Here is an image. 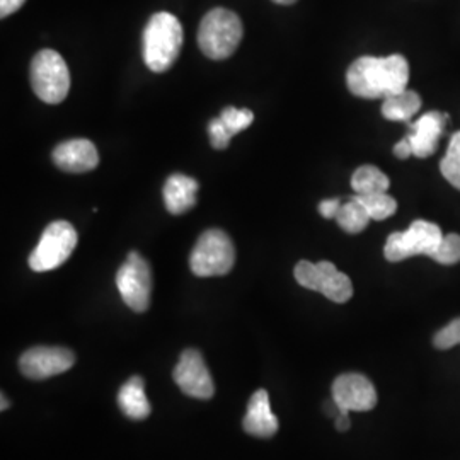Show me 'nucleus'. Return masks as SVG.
<instances>
[{
    "label": "nucleus",
    "mask_w": 460,
    "mask_h": 460,
    "mask_svg": "<svg viewBox=\"0 0 460 460\" xmlns=\"http://www.w3.org/2000/svg\"><path fill=\"white\" fill-rule=\"evenodd\" d=\"M410 66L402 55L360 57L346 72L351 94L363 99L389 98L406 91Z\"/></svg>",
    "instance_id": "1"
},
{
    "label": "nucleus",
    "mask_w": 460,
    "mask_h": 460,
    "mask_svg": "<svg viewBox=\"0 0 460 460\" xmlns=\"http://www.w3.org/2000/svg\"><path fill=\"white\" fill-rule=\"evenodd\" d=\"M181 22L169 13H157L150 17L144 30V62L157 74L174 66L182 49Z\"/></svg>",
    "instance_id": "2"
},
{
    "label": "nucleus",
    "mask_w": 460,
    "mask_h": 460,
    "mask_svg": "<svg viewBox=\"0 0 460 460\" xmlns=\"http://www.w3.org/2000/svg\"><path fill=\"white\" fill-rule=\"evenodd\" d=\"M241 40L243 22L229 9L217 7L201 19L198 45L205 57L212 60H226L237 49Z\"/></svg>",
    "instance_id": "3"
},
{
    "label": "nucleus",
    "mask_w": 460,
    "mask_h": 460,
    "mask_svg": "<svg viewBox=\"0 0 460 460\" xmlns=\"http://www.w3.org/2000/svg\"><path fill=\"white\" fill-rule=\"evenodd\" d=\"M235 263V249L229 235L220 229L203 232L190 256L191 271L199 279L224 277Z\"/></svg>",
    "instance_id": "4"
},
{
    "label": "nucleus",
    "mask_w": 460,
    "mask_h": 460,
    "mask_svg": "<svg viewBox=\"0 0 460 460\" xmlns=\"http://www.w3.org/2000/svg\"><path fill=\"white\" fill-rule=\"evenodd\" d=\"M444 234L440 227L427 220H414L410 229L394 232L387 237L384 247L385 260L391 263H399L410 260L412 256L433 258L435 251L440 246Z\"/></svg>",
    "instance_id": "5"
},
{
    "label": "nucleus",
    "mask_w": 460,
    "mask_h": 460,
    "mask_svg": "<svg viewBox=\"0 0 460 460\" xmlns=\"http://www.w3.org/2000/svg\"><path fill=\"white\" fill-rule=\"evenodd\" d=\"M34 94L49 104H58L70 89V72L66 60L55 49H41L31 62Z\"/></svg>",
    "instance_id": "6"
},
{
    "label": "nucleus",
    "mask_w": 460,
    "mask_h": 460,
    "mask_svg": "<svg viewBox=\"0 0 460 460\" xmlns=\"http://www.w3.org/2000/svg\"><path fill=\"white\" fill-rule=\"evenodd\" d=\"M77 247V230L66 220L49 224L30 256V268L38 273L57 270Z\"/></svg>",
    "instance_id": "7"
},
{
    "label": "nucleus",
    "mask_w": 460,
    "mask_h": 460,
    "mask_svg": "<svg viewBox=\"0 0 460 460\" xmlns=\"http://www.w3.org/2000/svg\"><path fill=\"white\" fill-rule=\"evenodd\" d=\"M294 275L298 285L319 292L336 304H345L353 296L351 279L329 261H300L294 270Z\"/></svg>",
    "instance_id": "8"
},
{
    "label": "nucleus",
    "mask_w": 460,
    "mask_h": 460,
    "mask_svg": "<svg viewBox=\"0 0 460 460\" xmlns=\"http://www.w3.org/2000/svg\"><path fill=\"white\" fill-rule=\"evenodd\" d=\"M116 287L123 302L132 311L146 313L152 296V271L147 260L135 251L130 252L116 273Z\"/></svg>",
    "instance_id": "9"
},
{
    "label": "nucleus",
    "mask_w": 460,
    "mask_h": 460,
    "mask_svg": "<svg viewBox=\"0 0 460 460\" xmlns=\"http://www.w3.org/2000/svg\"><path fill=\"white\" fill-rule=\"evenodd\" d=\"M75 357L70 349L60 346H36L28 349L21 360L19 370L24 377L33 380L60 376L72 368Z\"/></svg>",
    "instance_id": "10"
},
{
    "label": "nucleus",
    "mask_w": 460,
    "mask_h": 460,
    "mask_svg": "<svg viewBox=\"0 0 460 460\" xmlns=\"http://www.w3.org/2000/svg\"><path fill=\"white\" fill-rule=\"evenodd\" d=\"M332 402L338 412L370 411L377 406V391L362 374H343L332 382Z\"/></svg>",
    "instance_id": "11"
},
{
    "label": "nucleus",
    "mask_w": 460,
    "mask_h": 460,
    "mask_svg": "<svg viewBox=\"0 0 460 460\" xmlns=\"http://www.w3.org/2000/svg\"><path fill=\"white\" fill-rule=\"evenodd\" d=\"M172 377L182 393L190 397H195V399L214 397V380L198 349L182 351Z\"/></svg>",
    "instance_id": "12"
},
{
    "label": "nucleus",
    "mask_w": 460,
    "mask_h": 460,
    "mask_svg": "<svg viewBox=\"0 0 460 460\" xmlns=\"http://www.w3.org/2000/svg\"><path fill=\"white\" fill-rule=\"evenodd\" d=\"M447 123L448 115H444L440 111H429L410 123L411 132L406 138L411 144L412 155L420 159H427L433 155L440 146V138L445 135Z\"/></svg>",
    "instance_id": "13"
},
{
    "label": "nucleus",
    "mask_w": 460,
    "mask_h": 460,
    "mask_svg": "<svg viewBox=\"0 0 460 460\" xmlns=\"http://www.w3.org/2000/svg\"><path fill=\"white\" fill-rule=\"evenodd\" d=\"M53 163L66 172H89L98 167V148L91 140H68L53 150Z\"/></svg>",
    "instance_id": "14"
},
{
    "label": "nucleus",
    "mask_w": 460,
    "mask_h": 460,
    "mask_svg": "<svg viewBox=\"0 0 460 460\" xmlns=\"http://www.w3.org/2000/svg\"><path fill=\"white\" fill-rule=\"evenodd\" d=\"M243 428L249 435L260 438H270L279 431V418L271 411L270 395L264 389L251 395Z\"/></svg>",
    "instance_id": "15"
},
{
    "label": "nucleus",
    "mask_w": 460,
    "mask_h": 460,
    "mask_svg": "<svg viewBox=\"0 0 460 460\" xmlns=\"http://www.w3.org/2000/svg\"><path fill=\"white\" fill-rule=\"evenodd\" d=\"M199 184L197 180L186 174H172L164 184V203L167 212L182 215L190 212L197 205V193Z\"/></svg>",
    "instance_id": "16"
},
{
    "label": "nucleus",
    "mask_w": 460,
    "mask_h": 460,
    "mask_svg": "<svg viewBox=\"0 0 460 460\" xmlns=\"http://www.w3.org/2000/svg\"><path fill=\"white\" fill-rule=\"evenodd\" d=\"M119 410L130 420H146L150 414V402L146 395V385L140 377L128 378L118 393Z\"/></svg>",
    "instance_id": "17"
},
{
    "label": "nucleus",
    "mask_w": 460,
    "mask_h": 460,
    "mask_svg": "<svg viewBox=\"0 0 460 460\" xmlns=\"http://www.w3.org/2000/svg\"><path fill=\"white\" fill-rule=\"evenodd\" d=\"M421 110V98L414 91H402L384 99L382 116L389 121H411L412 116Z\"/></svg>",
    "instance_id": "18"
},
{
    "label": "nucleus",
    "mask_w": 460,
    "mask_h": 460,
    "mask_svg": "<svg viewBox=\"0 0 460 460\" xmlns=\"http://www.w3.org/2000/svg\"><path fill=\"white\" fill-rule=\"evenodd\" d=\"M391 180L376 165H362L351 176V188L357 195L387 193Z\"/></svg>",
    "instance_id": "19"
},
{
    "label": "nucleus",
    "mask_w": 460,
    "mask_h": 460,
    "mask_svg": "<svg viewBox=\"0 0 460 460\" xmlns=\"http://www.w3.org/2000/svg\"><path fill=\"white\" fill-rule=\"evenodd\" d=\"M370 220H372L370 215L365 210V207L358 201L357 197L349 198L346 203H343L340 212L336 215V222L348 234L363 232V230L367 229Z\"/></svg>",
    "instance_id": "20"
},
{
    "label": "nucleus",
    "mask_w": 460,
    "mask_h": 460,
    "mask_svg": "<svg viewBox=\"0 0 460 460\" xmlns=\"http://www.w3.org/2000/svg\"><path fill=\"white\" fill-rule=\"evenodd\" d=\"M358 201L365 207L372 220H385L393 217L397 210V201L389 197L387 193H376V195H357Z\"/></svg>",
    "instance_id": "21"
},
{
    "label": "nucleus",
    "mask_w": 460,
    "mask_h": 460,
    "mask_svg": "<svg viewBox=\"0 0 460 460\" xmlns=\"http://www.w3.org/2000/svg\"><path fill=\"white\" fill-rule=\"evenodd\" d=\"M440 171L447 181L460 190V132L452 135L447 154L440 163Z\"/></svg>",
    "instance_id": "22"
},
{
    "label": "nucleus",
    "mask_w": 460,
    "mask_h": 460,
    "mask_svg": "<svg viewBox=\"0 0 460 460\" xmlns=\"http://www.w3.org/2000/svg\"><path fill=\"white\" fill-rule=\"evenodd\" d=\"M220 119L224 121V125L229 128L232 135H237V133L246 130L247 127L254 121V113L246 108L229 106L222 111Z\"/></svg>",
    "instance_id": "23"
},
{
    "label": "nucleus",
    "mask_w": 460,
    "mask_h": 460,
    "mask_svg": "<svg viewBox=\"0 0 460 460\" xmlns=\"http://www.w3.org/2000/svg\"><path fill=\"white\" fill-rule=\"evenodd\" d=\"M437 263L450 266L460 261V235L459 234H447L440 243L438 249L435 251L433 258Z\"/></svg>",
    "instance_id": "24"
},
{
    "label": "nucleus",
    "mask_w": 460,
    "mask_h": 460,
    "mask_svg": "<svg viewBox=\"0 0 460 460\" xmlns=\"http://www.w3.org/2000/svg\"><path fill=\"white\" fill-rule=\"evenodd\" d=\"M460 343V317L452 321L450 324H447L444 329H440L435 338H433V345L438 349H448L454 348Z\"/></svg>",
    "instance_id": "25"
},
{
    "label": "nucleus",
    "mask_w": 460,
    "mask_h": 460,
    "mask_svg": "<svg viewBox=\"0 0 460 460\" xmlns=\"http://www.w3.org/2000/svg\"><path fill=\"white\" fill-rule=\"evenodd\" d=\"M208 133H210V140H212V147L217 150H224L229 147L230 140H232V133L229 128L224 125V121L218 118H215L208 125Z\"/></svg>",
    "instance_id": "26"
},
{
    "label": "nucleus",
    "mask_w": 460,
    "mask_h": 460,
    "mask_svg": "<svg viewBox=\"0 0 460 460\" xmlns=\"http://www.w3.org/2000/svg\"><path fill=\"white\" fill-rule=\"evenodd\" d=\"M341 201L338 198H332V199H324L319 203V214L323 215L324 218H336V215L341 208Z\"/></svg>",
    "instance_id": "27"
},
{
    "label": "nucleus",
    "mask_w": 460,
    "mask_h": 460,
    "mask_svg": "<svg viewBox=\"0 0 460 460\" xmlns=\"http://www.w3.org/2000/svg\"><path fill=\"white\" fill-rule=\"evenodd\" d=\"M26 0H0V16L7 17L14 14L24 5Z\"/></svg>",
    "instance_id": "28"
},
{
    "label": "nucleus",
    "mask_w": 460,
    "mask_h": 460,
    "mask_svg": "<svg viewBox=\"0 0 460 460\" xmlns=\"http://www.w3.org/2000/svg\"><path fill=\"white\" fill-rule=\"evenodd\" d=\"M394 155L397 159H408L412 155L411 144L408 142V138H402L401 142H397L394 147Z\"/></svg>",
    "instance_id": "29"
},
{
    "label": "nucleus",
    "mask_w": 460,
    "mask_h": 460,
    "mask_svg": "<svg viewBox=\"0 0 460 460\" xmlns=\"http://www.w3.org/2000/svg\"><path fill=\"white\" fill-rule=\"evenodd\" d=\"M334 420H336V428H338L340 431H346V429H349V427H351V423H349V414H348V412H338Z\"/></svg>",
    "instance_id": "30"
},
{
    "label": "nucleus",
    "mask_w": 460,
    "mask_h": 460,
    "mask_svg": "<svg viewBox=\"0 0 460 460\" xmlns=\"http://www.w3.org/2000/svg\"><path fill=\"white\" fill-rule=\"evenodd\" d=\"M273 2L279 5H292V4H296V0H273Z\"/></svg>",
    "instance_id": "31"
},
{
    "label": "nucleus",
    "mask_w": 460,
    "mask_h": 460,
    "mask_svg": "<svg viewBox=\"0 0 460 460\" xmlns=\"http://www.w3.org/2000/svg\"><path fill=\"white\" fill-rule=\"evenodd\" d=\"M9 408V401H5V395L2 394V411H5Z\"/></svg>",
    "instance_id": "32"
}]
</instances>
